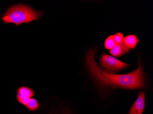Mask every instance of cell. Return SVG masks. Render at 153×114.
Here are the masks:
<instances>
[{"label":"cell","instance_id":"1","mask_svg":"<svg viewBox=\"0 0 153 114\" xmlns=\"http://www.w3.org/2000/svg\"><path fill=\"white\" fill-rule=\"evenodd\" d=\"M97 49L89 50L85 55V65L93 78L102 87H112L123 89H141L144 88L145 79L140 60L138 59V66L130 73L115 74L108 73L98 66L95 60Z\"/></svg>","mask_w":153,"mask_h":114},{"label":"cell","instance_id":"2","mask_svg":"<svg viewBox=\"0 0 153 114\" xmlns=\"http://www.w3.org/2000/svg\"><path fill=\"white\" fill-rule=\"evenodd\" d=\"M44 15V12L34 10L30 6L25 4H17L10 6L1 18L5 24H29L33 21L39 20Z\"/></svg>","mask_w":153,"mask_h":114},{"label":"cell","instance_id":"3","mask_svg":"<svg viewBox=\"0 0 153 114\" xmlns=\"http://www.w3.org/2000/svg\"><path fill=\"white\" fill-rule=\"evenodd\" d=\"M100 65L108 73L117 72L129 66L128 63L123 62L119 60L106 54H104L100 58Z\"/></svg>","mask_w":153,"mask_h":114},{"label":"cell","instance_id":"4","mask_svg":"<svg viewBox=\"0 0 153 114\" xmlns=\"http://www.w3.org/2000/svg\"><path fill=\"white\" fill-rule=\"evenodd\" d=\"M17 99L18 101L26 106L29 99L35 95L34 90L26 86H21L17 89Z\"/></svg>","mask_w":153,"mask_h":114},{"label":"cell","instance_id":"5","mask_svg":"<svg viewBox=\"0 0 153 114\" xmlns=\"http://www.w3.org/2000/svg\"><path fill=\"white\" fill-rule=\"evenodd\" d=\"M145 106V93L140 92L137 99L130 110L129 114H142Z\"/></svg>","mask_w":153,"mask_h":114},{"label":"cell","instance_id":"6","mask_svg":"<svg viewBox=\"0 0 153 114\" xmlns=\"http://www.w3.org/2000/svg\"><path fill=\"white\" fill-rule=\"evenodd\" d=\"M130 50L126 48L123 43L117 44L111 49L110 50V53L116 57H120L129 52Z\"/></svg>","mask_w":153,"mask_h":114},{"label":"cell","instance_id":"7","mask_svg":"<svg viewBox=\"0 0 153 114\" xmlns=\"http://www.w3.org/2000/svg\"><path fill=\"white\" fill-rule=\"evenodd\" d=\"M140 40L135 35H130L124 38L123 43L126 48L129 49H134L136 47L137 44Z\"/></svg>","mask_w":153,"mask_h":114},{"label":"cell","instance_id":"8","mask_svg":"<svg viewBox=\"0 0 153 114\" xmlns=\"http://www.w3.org/2000/svg\"><path fill=\"white\" fill-rule=\"evenodd\" d=\"M27 108L30 111H34L39 107L38 102L36 99L30 98L28 102L26 105Z\"/></svg>","mask_w":153,"mask_h":114},{"label":"cell","instance_id":"9","mask_svg":"<svg viewBox=\"0 0 153 114\" xmlns=\"http://www.w3.org/2000/svg\"><path fill=\"white\" fill-rule=\"evenodd\" d=\"M116 45L113 35L108 37L105 42V48L107 49L111 50Z\"/></svg>","mask_w":153,"mask_h":114},{"label":"cell","instance_id":"10","mask_svg":"<svg viewBox=\"0 0 153 114\" xmlns=\"http://www.w3.org/2000/svg\"><path fill=\"white\" fill-rule=\"evenodd\" d=\"M113 36L116 44L123 43V41L124 38L123 33L117 32Z\"/></svg>","mask_w":153,"mask_h":114},{"label":"cell","instance_id":"11","mask_svg":"<svg viewBox=\"0 0 153 114\" xmlns=\"http://www.w3.org/2000/svg\"><path fill=\"white\" fill-rule=\"evenodd\" d=\"M69 114L68 113H64V114Z\"/></svg>","mask_w":153,"mask_h":114}]
</instances>
